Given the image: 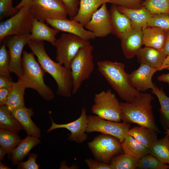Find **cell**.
Segmentation results:
<instances>
[{
	"mask_svg": "<svg viewBox=\"0 0 169 169\" xmlns=\"http://www.w3.org/2000/svg\"><path fill=\"white\" fill-rule=\"evenodd\" d=\"M28 45L44 70L55 80L58 87L57 95L64 97H71L73 83L70 68L51 59L46 51L43 41L31 40Z\"/></svg>",
	"mask_w": 169,
	"mask_h": 169,
	"instance_id": "6da1fadb",
	"label": "cell"
},
{
	"mask_svg": "<svg viewBox=\"0 0 169 169\" xmlns=\"http://www.w3.org/2000/svg\"><path fill=\"white\" fill-rule=\"evenodd\" d=\"M97 65L100 73L126 102H132L141 94L130 83L129 74L125 72L124 64L105 60L98 61Z\"/></svg>",
	"mask_w": 169,
	"mask_h": 169,
	"instance_id": "7a4b0ae2",
	"label": "cell"
},
{
	"mask_svg": "<svg viewBox=\"0 0 169 169\" xmlns=\"http://www.w3.org/2000/svg\"><path fill=\"white\" fill-rule=\"evenodd\" d=\"M154 98L150 93H142L131 102L120 103L121 120L128 123H136L160 132L156 123L151 102Z\"/></svg>",
	"mask_w": 169,
	"mask_h": 169,
	"instance_id": "3957f363",
	"label": "cell"
},
{
	"mask_svg": "<svg viewBox=\"0 0 169 169\" xmlns=\"http://www.w3.org/2000/svg\"><path fill=\"white\" fill-rule=\"evenodd\" d=\"M33 53L23 52L22 60L23 72L19 81L26 88L34 90L44 99L53 100L54 95L52 90L45 83V71L36 60Z\"/></svg>",
	"mask_w": 169,
	"mask_h": 169,
	"instance_id": "277c9868",
	"label": "cell"
},
{
	"mask_svg": "<svg viewBox=\"0 0 169 169\" xmlns=\"http://www.w3.org/2000/svg\"><path fill=\"white\" fill-rule=\"evenodd\" d=\"M93 50V46L90 43L79 50L71 63L73 94L78 92L82 83L90 78L94 69Z\"/></svg>",
	"mask_w": 169,
	"mask_h": 169,
	"instance_id": "5b68a950",
	"label": "cell"
},
{
	"mask_svg": "<svg viewBox=\"0 0 169 169\" xmlns=\"http://www.w3.org/2000/svg\"><path fill=\"white\" fill-rule=\"evenodd\" d=\"M34 18L30 6L23 7L8 19L0 23V43L11 35L24 36L30 34Z\"/></svg>",
	"mask_w": 169,
	"mask_h": 169,
	"instance_id": "8992f818",
	"label": "cell"
},
{
	"mask_svg": "<svg viewBox=\"0 0 169 169\" xmlns=\"http://www.w3.org/2000/svg\"><path fill=\"white\" fill-rule=\"evenodd\" d=\"M94 103L92 113L106 120L117 122L121 120L120 103L110 90L96 94Z\"/></svg>",
	"mask_w": 169,
	"mask_h": 169,
	"instance_id": "52a82bcc",
	"label": "cell"
},
{
	"mask_svg": "<svg viewBox=\"0 0 169 169\" xmlns=\"http://www.w3.org/2000/svg\"><path fill=\"white\" fill-rule=\"evenodd\" d=\"M90 43L79 37L69 33H62L56 39V59L57 62L70 68L71 63L79 50Z\"/></svg>",
	"mask_w": 169,
	"mask_h": 169,
	"instance_id": "ba28073f",
	"label": "cell"
},
{
	"mask_svg": "<svg viewBox=\"0 0 169 169\" xmlns=\"http://www.w3.org/2000/svg\"><path fill=\"white\" fill-rule=\"evenodd\" d=\"M88 145L96 160L108 164L122 149L121 142L118 138L102 134L88 142Z\"/></svg>",
	"mask_w": 169,
	"mask_h": 169,
	"instance_id": "9c48e42d",
	"label": "cell"
},
{
	"mask_svg": "<svg viewBox=\"0 0 169 169\" xmlns=\"http://www.w3.org/2000/svg\"><path fill=\"white\" fill-rule=\"evenodd\" d=\"M129 124L105 120L97 115L88 116V124L86 132H99L113 136L122 143L130 129Z\"/></svg>",
	"mask_w": 169,
	"mask_h": 169,
	"instance_id": "30bf717a",
	"label": "cell"
},
{
	"mask_svg": "<svg viewBox=\"0 0 169 169\" xmlns=\"http://www.w3.org/2000/svg\"><path fill=\"white\" fill-rule=\"evenodd\" d=\"M30 9L33 18L43 22L47 19L67 18L68 15L61 0H32Z\"/></svg>",
	"mask_w": 169,
	"mask_h": 169,
	"instance_id": "8fae6325",
	"label": "cell"
},
{
	"mask_svg": "<svg viewBox=\"0 0 169 169\" xmlns=\"http://www.w3.org/2000/svg\"><path fill=\"white\" fill-rule=\"evenodd\" d=\"M31 40L30 34L24 36L14 35L8 37L6 41L10 57L9 70L20 78L22 74V55L25 46Z\"/></svg>",
	"mask_w": 169,
	"mask_h": 169,
	"instance_id": "7c38bea8",
	"label": "cell"
},
{
	"mask_svg": "<svg viewBox=\"0 0 169 169\" xmlns=\"http://www.w3.org/2000/svg\"><path fill=\"white\" fill-rule=\"evenodd\" d=\"M52 125L47 130L49 132L55 129L64 128L69 131L71 134L68 139L69 141L81 143L87 138V134L85 133L87 126L88 116L85 107L82 108L80 116L75 120L71 122L64 124H57L55 123L51 117Z\"/></svg>",
	"mask_w": 169,
	"mask_h": 169,
	"instance_id": "4fadbf2b",
	"label": "cell"
},
{
	"mask_svg": "<svg viewBox=\"0 0 169 169\" xmlns=\"http://www.w3.org/2000/svg\"><path fill=\"white\" fill-rule=\"evenodd\" d=\"M106 3H104L101 5L84 26L93 33L95 37H105L112 33L111 17Z\"/></svg>",
	"mask_w": 169,
	"mask_h": 169,
	"instance_id": "5bb4252c",
	"label": "cell"
},
{
	"mask_svg": "<svg viewBox=\"0 0 169 169\" xmlns=\"http://www.w3.org/2000/svg\"><path fill=\"white\" fill-rule=\"evenodd\" d=\"M45 22L59 31L74 34L86 40L94 39L96 37L93 33L85 29L82 24L73 19H47Z\"/></svg>",
	"mask_w": 169,
	"mask_h": 169,
	"instance_id": "9a60e30c",
	"label": "cell"
},
{
	"mask_svg": "<svg viewBox=\"0 0 169 169\" xmlns=\"http://www.w3.org/2000/svg\"><path fill=\"white\" fill-rule=\"evenodd\" d=\"M158 71L144 63H140L139 67L129 74L131 85L140 91L145 92L149 89H152L154 84L152 82L154 74Z\"/></svg>",
	"mask_w": 169,
	"mask_h": 169,
	"instance_id": "2e32d148",
	"label": "cell"
},
{
	"mask_svg": "<svg viewBox=\"0 0 169 169\" xmlns=\"http://www.w3.org/2000/svg\"><path fill=\"white\" fill-rule=\"evenodd\" d=\"M120 39L124 55L127 59L132 58L136 55L143 45L142 29L133 28Z\"/></svg>",
	"mask_w": 169,
	"mask_h": 169,
	"instance_id": "e0dca14e",
	"label": "cell"
},
{
	"mask_svg": "<svg viewBox=\"0 0 169 169\" xmlns=\"http://www.w3.org/2000/svg\"><path fill=\"white\" fill-rule=\"evenodd\" d=\"M13 116L19 121L28 135L41 137L40 129L33 122L31 117L34 112L32 108L25 106L14 109L11 111Z\"/></svg>",
	"mask_w": 169,
	"mask_h": 169,
	"instance_id": "ac0fdd59",
	"label": "cell"
},
{
	"mask_svg": "<svg viewBox=\"0 0 169 169\" xmlns=\"http://www.w3.org/2000/svg\"><path fill=\"white\" fill-rule=\"evenodd\" d=\"M109 12L111 21L112 33L120 39L133 28L131 20L128 17L118 10L116 5L113 4L111 7Z\"/></svg>",
	"mask_w": 169,
	"mask_h": 169,
	"instance_id": "d6986e66",
	"label": "cell"
},
{
	"mask_svg": "<svg viewBox=\"0 0 169 169\" xmlns=\"http://www.w3.org/2000/svg\"><path fill=\"white\" fill-rule=\"evenodd\" d=\"M59 32L55 28L49 27L44 22L34 18L30 34L31 39L45 41L54 46L56 40V36Z\"/></svg>",
	"mask_w": 169,
	"mask_h": 169,
	"instance_id": "ffe728a7",
	"label": "cell"
},
{
	"mask_svg": "<svg viewBox=\"0 0 169 169\" xmlns=\"http://www.w3.org/2000/svg\"><path fill=\"white\" fill-rule=\"evenodd\" d=\"M142 30L143 45L162 50L167 30L156 27H147L142 28Z\"/></svg>",
	"mask_w": 169,
	"mask_h": 169,
	"instance_id": "44dd1931",
	"label": "cell"
},
{
	"mask_svg": "<svg viewBox=\"0 0 169 169\" xmlns=\"http://www.w3.org/2000/svg\"><path fill=\"white\" fill-rule=\"evenodd\" d=\"M136 55L140 63H144L157 69L158 71L166 57L162 50L146 46L141 48Z\"/></svg>",
	"mask_w": 169,
	"mask_h": 169,
	"instance_id": "7402d4cb",
	"label": "cell"
},
{
	"mask_svg": "<svg viewBox=\"0 0 169 169\" xmlns=\"http://www.w3.org/2000/svg\"><path fill=\"white\" fill-rule=\"evenodd\" d=\"M105 3H110V0H80L78 11L72 19L84 26L99 8Z\"/></svg>",
	"mask_w": 169,
	"mask_h": 169,
	"instance_id": "603a6c76",
	"label": "cell"
},
{
	"mask_svg": "<svg viewBox=\"0 0 169 169\" xmlns=\"http://www.w3.org/2000/svg\"><path fill=\"white\" fill-rule=\"evenodd\" d=\"M121 13L125 14L131 20L132 28L142 29L147 27V22L152 14L144 6L131 9L117 6Z\"/></svg>",
	"mask_w": 169,
	"mask_h": 169,
	"instance_id": "cb8c5ba5",
	"label": "cell"
},
{
	"mask_svg": "<svg viewBox=\"0 0 169 169\" xmlns=\"http://www.w3.org/2000/svg\"><path fill=\"white\" fill-rule=\"evenodd\" d=\"M40 142L39 138L28 135L21 140L18 146L11 152V160L13 165L21 161L34 146Z\"/></svg>",
	"mask_w": 169,
	"mask_h": 169,
	"instance_id": "d4e9b609",
	"label": "cell"
},
{
	"mask_svg": "<svg viewBox=\"0 0 169 169\" xmlns=\"http://www.w3.org/2000/svg\"><path fill=\"white\" fill-rule=\"evenodd\" d=\"M156 132L150 128L140 126L130 129L128 134L150 150L157 139Z\"/></svg>",
	"mask_w": 169,
	"mask_h": 169,
	"instance_id": "484cf974",
	"label": "cell"
},
{
	"mask_svg": "<svg viewBox=\"0 0 169 169\" xmlns=\"http://www.w3.org/2000/svg\"><path fill=\"white\" fill-rule=\"evenodd\" d=\"M121 147L125 153L138 160L150 153L149 149L128 134L121 143Z\"/></svg>",
	"mask_w": 169,
	"mask_h": 169,
	"instance_id": "4316f807",
	"label": "cell"
},
{
	"mask_svg": "<svg viewBox=\"0 0 169 169\" xmlns=\"http://www.w3.org/2000/svg\"><path fill=\"white\" fill-rule=\"evenodd\" d=\"M26 89L19 81L13 82L6 105L10 111L25 106L24 95Z\"/></svg>",
	"mask_w": 169,
	"mask_h": 169,
	"instance_id": "83f0119b",
	"label": "cell"
},
{
	"mask_svg": "<svg viewBox=\"0 0 169 169\" xmlns=\"http://www.w3.org/2000/svg\"><path fill=\"white\" fill-rule=\"evenodd\" d=\"M0 128L17 134L24 129L6 105L0 107Z\"/></svg>",
	"mask_w": 169,
	"mask_h": 169,
	"instance_id": "f1b7e54d",
	"label": "cell"
},
{
	"mask_svg": "<svg viewBox=\"0 0 169 169\" xmlns=\"http://www.w3.org/2000/svg\"><path fill=\"white\" fill-rule=\"evenodd\" d=\"M150 153L164 163L169 164V136L156 140L150 149Z\"/></svg>",
	"mask_w": 169,
	"mask_h": 169,
	"instance_id": "f546056e",
	"label": "cell"
},
{
	"mask_svg": "<svg viewBox=\"0 0 169 169\" xmlns=\"http://www.w3.org/2000/svg\"><path fill=\"white\" fill-rule=\"evenodd\" d=\"M17 134L6 130L0 129V145L7 151L8 157L11 156V152L21 141Z\"/></svg>",
	"mask_w": 169,
	"mask_h": 169,
	"instance_id": "4dcf8cb0",
	"label": "cell"
},
{
	"mask_svg": "<svg viewBox=\"0 0 169 169\" xmlns=\"http://www.w3.org/2000/svg\"><path fill=\"white\" fill-rule=\"evenodd\" d=\"M152 92L157 97L160 104V114L164 124L169 128V97L162 89H159L154 84Z\"/></svg>",
	"mask_w": 169,
	"mask_h": 169,
	"instance_id": "1f68e13d",
	"label": "cell"
},
{
	"mask_svg": "<svg viewBox=\"0 0 169 169\" xmlns=\"http://www.w3.org/2000/svg\"><path fill=\"white\" fill-rule=\"evenodd\" d=\"M138 163V160L125 153L113 158L110 165L111 169H134Z\"/></svg>",
	"mask_w": 169,
	"mask_h": 169,
	"instance_id": "d6a6232c",
	"label": "cell"
},
{
	"mask_svg": "<svg viewBox=\"0 0 169 169\" xmlns=\"http://www.w3.org/2000/svg\"><path fill=\"white\" fill-rule=\"evenodd\" d=\"M142 5L152 14L161 13L169 14V0H145Z\"/></svg>",
	"mask_w": 169,
	"mask_h": 169,
	"instance_id": "836d02e7",
	"label": "cell"
},
{
	"mask_svg": "<svg viewBox=\"0 0 169 169\" xmlns=\"http://www.w3.org/2000/svg\"><path fill=\"white\" fill-rule=\"evenodd\" d=\"M138 167L144 169H166L169 168V166L149 153L138 160Z\"/></svg>",
	"mask_w": 169,
	"mask_h": 169,
	"instance_id": "e575fe53",
	"label": "cell"
},
{
	"mask_svg": "<svg viewBox=\"0 0 169 169\" xmlns=\"http://www.w3.org/2000/svg\"><path fill=\"white\" fill-rule=\"evenodd\" d=\"M6 47L4 39L0 49V76L12 78L9 70L10 55Z\"/></svg>",
	"mask_w": 169,
	"mask_h": 169,
	"instance_id": "d590c367",
	"label": "cell"
},
{
	"mask_svg": "<svg viewBox=\"0 0 169 169\" xmlns=\"http://www.w3.org/2000/svg\"><path fill=\"white\" fill-rule=\"evenodd\" d=\"M147 27H156L169 30V14L165 13L152 14L147 22Z\"/></svg>",
	"mask_w": 169,
	"mask_h": 169,
	"instance_id": "8d00e7d4",
	"label": "cell"
},
{
	"mask_svg": "<svg viewBox=\"0 0 169 169\" xmlns=\"http://www.w3.org/2000/svg\"><path fill=\"white\" fill-rule=\"evenodd\" d=\"M13 0H0V20L10 17L19 11L12 5Z\"/></svg>",
	"mask_w": 169,
	"mask_h": 169,
	"instance_id": "74e56055",
	"label": "cell"
},
{
	"mask_svg": "<svg viewBox=\"0 0 169 169\" xmlns=\"http://www.w3.org/2000/svg\"><path fill=\"white\" fill-rule=\"evenodd\" d=\"M28 159L26 161H20L17 164V168L19 169H38L39 165L37 163L36 160L38 157L37 154L33 153L29 154Z\"/></svg>",
	"mask_w": 169,
	"mask_h": 169,
	"instance_id": "f35d334b",
	"label": "cell"
},
{
	"mask_svg": "<svg viewBox=\"0 0 169 169\" xmlns=\"http://www.w3.org/2000/svg\"><path fill=\"white\" fill-rule=\"evenodd\" d=\"M141 0H110V3L124 8L134 9L142 6Z\"/></svg>",
	"mask_w": 169,
	"mask_h": 169,
	"instance_id": "ab89813d",
	"label": "cell"
},
{
	"mask_svg": "<svg viewBox=\"0 0 169 169\" xmlns=\"http://www.w3.org/2000/svg\"><path fill=\"white\" fill-rule=\"evenodd\" d=\"M72 19L77 13L79 8L80 0H61Z\"/></svg>",
	"mask_w": 169,
	"mask_h": 169,
	"instance_id": "60d3db41",
	"label": "cell"
},
{
	"mask_svg": "<svg viewBox=\"0 0 169 169\" xmlns=\"http://www.w3.org/2000/svg\"><path fill=\"white\" fill-rule=\"evenodd\" d=\"M85 161L90 169H111L110 164L98 160L87 159L85 160Z\"/></svg>",
	"mask_w": 169,
	"mask_h": 169,
	"instance_id": "b9f144b4",
	"label": "cell"
},
{
	"mask_svg": "<svg viewBox=\"0 0 169 169\" xmlns=\"http://www.w3.org/2000/svg\"><path fill=\"white\" fill-rule=\"evenodd\" d=\"M13 82L12 78L0 76V88H5L10 90Z\"/></svg>",
	"mask_w": 169,
	"mask_h": 169,
	"instance_id": "7bdbcfd3",
	"label": "cell"
},
{
	"mask_svg": "<svg viewBox=\"0 0 169 169\" xmlns=\"http://www.w3.org/2000/svg\"><path fill=\"white\" fill-rule=\"evenodd\" d=\"M10 90L5 88H0V106L6 105Z\"/></svg>",
	"mask_w": 169,
	"mask_h": 169,
	"instance_id": "ee69618b",
	"label": "cell"
},
{
	"mask_svg": "<svg viewBox=\"0 0 169 169\" xmlns=\"http://www.w3.org/2000/svg\"><path fill=\"white\" fill-rule=\"evenodd\" d=\"M162 51L166 56L169 55V30L166 31L165 44Z\"/></svg>",
	"mask_w": 169,
	"mask_h": 169,
	"instance_id": "f6af8a7d",
	"label": "cell"
},
{
	"mask_svg": "<svg viewBox=\"0 0 169 169\" xmlns=\"http://www.w3.org/2000/svg\"><path fill=\"white\" fill-rule=\"evenodd\" d=\"M32 0H22L15 7L19 10L22 8L28 6H30Z\"/></svg>",
	"mask_w": 169,
	"mask_h": 169,
	"instance_id": "bcb514c9",
	"label": "cell"
},
{
	"mask_svg": "<svg viewBox=\"0 0 169 169\" xmlns=\"http://www.w3.org/2000/svg\"><path fill=\"white\" fill-rule=\"evenodd\" d=\"M157 79L160 81L167 83L169 85V73L162 74L157 77Z\"/></svg>",
	"mask_w": 169,
	"mask_h": 169,
	"instance_id": "7dc6e473",
	"label": "cell"
},
{
	"mask_svg": "<svg viewBox=\"0 0 169 169\" xmlns=\"http://www.w3.org/2000/svg\"><path fill=\"white\" fill-rule=\"evenodd\" d=\"M169 67V55L165 58L162 65L160 68L159 70H161L165 69H168Z\"/></svg>",
	"mask_w": 169,
	"mask_h": 169,
	"instance_id": "c3c4849f",
	"label": "cell"
},
{
	"mask_svg": "<svg viewBox=\"0 0 169 169\" xmlns=\"http://www.w3.org/2000/svg\"><path fill=\"white\" fill-rule=\"evenodd\" d=\"M6 153H7L5 149L0 147V160L3 161L4 160V157Z\"/></svg>",
	"mask_w": 169,
	"mask_h": 169,
	"instance_id": "681fc988",
	"label": "cell"
},
{
	"mask_svg": "<svg viewBox=\"0 0 169 169\" xmlns=\"http://www.w3.org/2000/svg\"><path fill=\"white\" fill-rule=\"evenodd\" d=\"M0 169H11L8 166H6L5 165L3 164L2 163L0 162Z\"/></svg>",
	"mask_w": 169,
	"mask_h": 169,
	"instance_id": "f907efd6",
	"label": "cell"
},
{
	"mask_svg": "<svg viewBox=\"0 0 169 169\" xmlns=\"http://www.w3.org/2000/svg\"><path fill=\"white\" fill-rule=\"evenodd\" d=\"M166 133L169 136V128H166Z\"/></svg>",
	"mask_w": 169,
	"mask_h": 169,
	"instance_id": "816d5d0a",
	"label": "cell"
},
{
	"mask_svg": "<svg viewBox=\"0 0 169 169\" xmlns=\"http://www.w3.org/2000/svg\"><path fill=\"white\" fill-rule=\"evenodd\" d=\"M168 69H169V67H168Z\"/></svg>",
	"mask_w": 169,
	"mask_h": 169,
	"instance_id": "f5cc1de1",
	"label": "cell"
}]
</instances>
